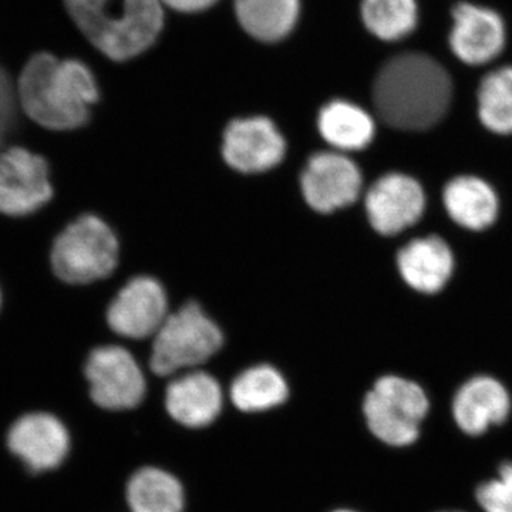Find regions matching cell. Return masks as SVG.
<instances>
[{"label":"cell","mask_w":512,"mask_h":512,"mask_svg":"<svg viewBox=\"0 0 512 512\" xmlns=\"http://www.w3.org/2000/svg\"><path fill=\"white\" fill-rule=\"evenodd\" d=\"M453 93V80L439 60L406 52L387 60L377 73L373 103L387 126L423 131L444 119Z\"/></svg>","instance_id":"cell-2"},{"label":"cell","mask_w":512,"mask_h":512,"mask_svg":"<svg viewBox=\"0 0 512 512\" xmlns=\"http://www.w3.org/2000/svg\"><path fill=\"white\" fill-rule=\"evenodd\" d=\"M127 503L131 512H183L184 488L168 471L144 467L128 481Z\"/></svg>","instance_id":"cell-20"},{"label":"cell","mask_w":512,"mask_h":512,"mask_svg":"<svg viewBox=\"0 0 512 512\" xmlns=\"http://www.w3.org/2000/svg\"><path fill=\"white\" fill-rule=\"evenodd\" d=\"M335 512H353V511L340 510V511H335Z\"/></svg>","instance_id":"cell-28"},{"label":"cell","mask_w":512,"mask_h":512,"mask_svg":"<svg viewBox=\"0 0 512 512\" xmlns=\"http://www.w3.org/2000/svg\"><path fill=\"white\" fill-rule=\"evenodd\" d=\"M362 19L377 39L397 42L419 25V5L417 0H362Z\"/></svg>","instance_id":"cell-23"},{"label":"cell","mask_w":512,"mask_h":512,"mask_svg":"<svg viewBox=\"0 0 512 512\" xmlns=\"http://www.w3.org/2000/svg\"><path fill=\"white\" fill-rule=\"evenodd\" d=\"M288 384L272 366H255L245 370L231 386V400L245 413L266 412L288 399Z\"/></svg>","instance_id":"cell-22"},{"label":"cell","mask_w":512,"mask_h":512,"mask_svg":"<svg viewBox=\"0 0 512 512\" xmlns=\"http://www.w3.org/2000/svg\"><path fill=\"white\" fill-rule=\"evenodd\" d=\"M476 498L484 512H512V461L501 464L497 477L478 485Z\"/></svg>","instance_id":"cell-25"},{"label":"cell","mask_w":512,"mask_h":512,"mask_svg":"<svg viewBox=\"0 0 512 512\" xmlns=\"http://www.w3.org/2000/svg\"><path fill=\"white\" fill-rule=\"evenodd\" d=\"M16 104V86L5 67L0 66V146L15 123Z\"/></svg>","instance_id":"cell-26"},{"label":"cell","mask_w":512,"mask_h":512,"mask_svg":"<svg viewBox=\"0 0 512 512\" xmlns=\"http://www.w3.org/2000/svg\"><path fill=\"white\" fill-rule=\"evenodd\" d=\"M167 319V296L156 279L140 276L128 282L107 312L110 328L124 338L156 335Z\"/></svg>","instance_id":"cell-10"},{"label":"cell","mask_w":512,"mask_h":512,"mask_svg":"<svg viewBox=\"0 0 512 512\" xmlns=\"http://www.w3.org/2000/svg\"><path fill=\"white\" fill-rule=\"evenodd\" d=\"M451 410L458 429L468 436H481L508 419L510 393L494 377L476 376L458 389Z\"/></svg>","instance_id":"cell-15"},{"label":"cell","mask_w":512,"mask_h":512,"mask_svg":"<svg viewBox=\"0 0 512 512\" xmlns=\"http://www.w3.org/2000/svg\"><path fill=\"white\" fill-rule=\"evenodd\" d=\"M225 161L241 173H264L281 163L285 140L265 117L232 121L224 134Z\"/></svg>","instance_id":"cell-11"},{"label":"cell","mask_w":512,"mask_h":512,"mask_svg":"<svg viewBox=\"0 0 512 512\" xmlns=\"http://www.w3.org/2000/svg\"><path fill=\"white\" fill-rule=\"evenodd\" d=\"M447 512H460V511H447Z\"/></svg>","instance_id":"cell-30"},{"label":"cell","mask_w":512,"mask_h":512,"mask_svg":"<svg viewBox=\"0 0 512 512\" xmlns=\"http://www.w3.org/2000/svg\"><path fill=\"white\" fill-rule=\"evenodd\" d=\"M160 2L178 12L192 13L211 8L218 0H160Z\"/></svg>","instance_id":"cell-27"},{"label":"cell","mask_w":512,"mask_h":512,"mask_svg":"<svg viewBox=\"0 0 512 512\" xmlns=\"http://www.w3.org/2000/svg\"><path fill=\"white\" fill-rule=\"evenodd\" d=\"M53 272L63 282L90 284L106 278L119 262V242L96 215H83L66 227L50 252Z\"/></svg>","instance_id":"cell-4"},{"label":"cell","mask_w":512,"mask_h":512,"mask_svg":"<svg viewBox=\"0 0 512 512\" xmlns=\"http://www.w3.org/2000/svg\"><path fill=\"white\" fill-rule=\"evenodd\" d=\"M426 198L423 188L403 174L384 175L366 197L370 224L383 235H394L416 224L423 215Z\"/></svg>","instance_id":"cell-14"},{"label":"cell","mask_w":512,"mask_h":512,"mask_svg":"<svg viewBox=\"0 0 512 512\" xmlns=\"http://www.w3.org/2000/svg\"><path fill=\"white\" fill-rule=\"evenodd\" d=\"M429 409L423 387L400 376L380 377L363 403L370 433L392 447H407L419 440Z\"/></svg>","instance_id":"cell-5"},{"label":"cell","mask_w":512,"mask_h":512,"mask_svg":"<svg viewBox=\"0 0 512 512\" xmlns=\"http://www.w3.org/2000/svg\"><path fill=\"white\" fill-rule=\"evenodd\" d=\"M400 274L416 291L436 293L453 274L454 259L446 242L427 237L410 242L397 256Z\"/></svg>","instance_id":"cell-17"},{"label":"cell","mask_w":512,"mask_h":512,"mask_svg":"<svg viewBox=\"0 0 512 512\" xmlns=\"http://www.w3.org/2000/svg\"><path fill=\"white\" fill-rule=\"evenodd\" d=\"M84 373L90 383V396L101 409H134L146 396V379L140 366L120 346L94 349Z\"/></svg>","instance_id":"cell-7"},{"label":"cell","mask_w":512,"mask_h":512,"mask_svg":"<svg viewBox=\"0 0 512 512\" xmlns=\"http://www.w3.org/2000/svg\"><path fill=\"white\" fill-rule=\"evenodd\" d=\"M443 198L448 215L461 227L481 231L497 218L498 201L493 188L476 177L450 181Z\"/></svg>","instance_id":"cell-18"},{"label":"cell","mask_w":512,"mask_h":512,"mask_svg":"<svg viewBox=\"0 0 512 512\" xmlns=\"http://www.w3.org/2000/svg\"><path fill=\"white\" fill-rule=\"evenodd\" d=\"M0 303H2V296H0Z\"/></svg>","instance_id":"cell-29"},{"label":"cell","mask_w":512,"mask_h":512,"mask_svg":"<svg viewBox=\"0 0 512 512\" xmlns=\"http://www.w3.org/2000/svg\"><path fill=\"white\" fill-rule=\"evenodd\" d=\"M165 410L171 419L188 429L210 426L222 410V390L211 375L187 373L168 384Z\"/></svg>","instance_id":"cell-16"},{"label":"cell","mask_w":512,"mask_h":512,"mask_svg":"<svg viewBox=\"0 0 512 512\" xmlns=\"http://www.w3.org/2000/svg\"><path fill=\"white\" fill-rule=\"evenodd\" d=\"M362 175L348 157L335 153L316 154L302 174V191L313 210L333 212L359 198Z\"/></svg>","instance_id":"cell-12"},{"label":"cell","mask_w":512,"mask_h":512,"mask_svg":"<svg viewBox=\"0 0 512 512\" xmlns=\"http://www.w3.org/2000/svg\"><path fill=\"white\" fill-rule=\"evenodd\" d=\"M8 446L33 473L53 470L69 454V431L52 414H26L9 430Z\"/></svg>","instance_id":"cell-13"},{"label":"cell","mask_w":512,"mask_h":512,"mask_svg":"<svg viewBox=\"0 0 512 512\" xmlns=\"http://www.w3.org/2000/svg\"><path fill=\"white\" fill-rule=\"evenodd\" d=\"M154 336L151 369L158 376L202 365L224 342L221 330L197 303H188L167 316Z\"/></svg>","instance_id":"cell-6"},{"label":"cell","mask_w":512,"mask_h":512,"mask_svg":"<svg viewBox=\"0 0 512 512\" xmlns=\"http://www.w3.org/2000/svg\"><path fill=\"white\" fill-rule=\"evenodd\" d=\"M319 130L330 146L360 150L375 137V121L362 107L335 100L320 111Z\"/></svg>","instance_id":"cell-21"},{"label":"cell","mask_w":512,"mask_h":512,"mask_svg":"<svg viewBox=\"0 0 512 512\" xmlns=\"http://www.w3.org/2000/svg\"><path fill=\"white\" fill-rule=\"evenodd\" d=\"M451 18L448 45L460 62L483 66L503 53L507 29L497 10L463 2L454 6Z\"/></svg>","instance_id":"cell-9"},{"label":"cell","mask_w":512,"mask_h":512,"mask_svg":"<svg viewBox=\"0 0 512 512\" xmlns=\"http://www.w3.org/2000/svg\"><path fill=\"white\" fill-rule=\"evenodd\" d=\"M235 13L249 36L279 42L298 22L299 0H235Z\"/></svg>","instance_id":"cell-19"},{"label":"cell","mask_w":512,"mask_h":512,"mask_svg":"<svg viewBox=\"0 0 512 512\" xmlns=\"http://www.w3.org/2000/svg\"><path fill=\"white\" fill-rule=\"evenodd\" d=\"M52 197L45 158L20 147L0 153V214L26 217L45 207Z\"/></svg>","instance_id":"cell-8"},{"label":"cell","mask_w":512,"mask_h":512,"mask_svg":"<svg viewBox=\"0 0 512 512\" xmlns=\"http://www.w3.org/2000/svg\"><path fill=\"white\" fill-rule=\"evenodd\" d=\"M67 16L90 45L114 62L146 52L164 26L160 0H62Z\"/></svg>","instance_id":"cell-3"},{"label":"cell","mask_w":512,"mask_h":512,"mask_svg":"<svg viewBox=\"0 0 512 512\" xmlns=\"http://www.w3.org/2000/svg\"><path fill=\"white\" fill-rule=\"evenodd\" d=\"M477 99L483 126L495 134H512V66L485 74Z\"/></svg>","instance_id":"cell-24"},{"label":"cell","mask_w":512,"mask_h":512,"mask_svg":"<svg viewBox=\"0 0 512 512\" xmlns=\"http://www.w3.org/2000/svg\"><path fill=\"white\" fill-rule=\"evenodd\" d=\"M15 86L26 116L53 131L83 127L99 100L92 69L82 60L60 59L49 50H40L23 63Z\"/></svg>","instance_id":"cell-1"}]
</instances>
